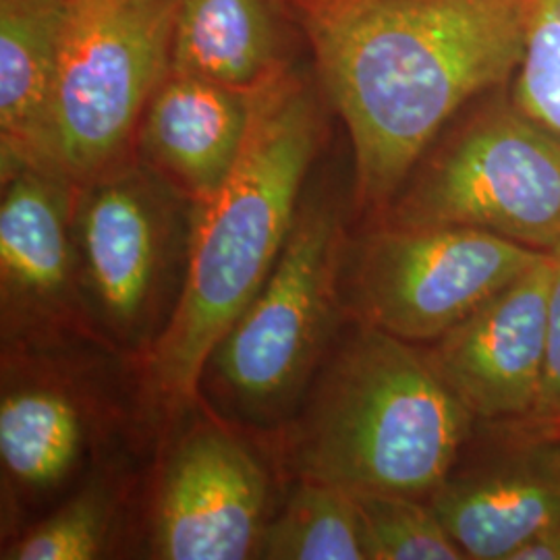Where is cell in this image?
<instances>
[{
	"label": "cell",
	"instance_id": "cell-1",
	"mask_svg": "<svg viewBox=\"0 0 560 560\" xmlns=\"http://www.w3.org/2000/svg\"><path fill=\"white\" fill-rule=\"evenodd\" d=\"M534 0H293L349 131L355 196L384 212L442 127L513 80Z\"/></svg>",
	"mask_w": 560,
	"mask_h": 560
},
{
	"label": "cell",
	"instance_id": "cell-2",
	"mask_svg": "<svg viewBox=\"0 0 560 560\" xmlns=\"http://www.w3.org/2000/svg\"><path fill=\"white\" fill-rule=\"evenodd\" d=\"M318 102L289 71L261 90L240 162L221 191L198 206L175 312L150 358L164 397L196 395L206 365L272 275L320 143Z\"/></svg>",
	"mask_w": 560,
	"mask_h": 560
},
{
	"label": "cell",
	"instance_id": "cell-3",
	"mask_svg": "<svg viewBox=\"0 0 560 560\" xmlns=\"http://www.w3.org/2000/svg\"><path fill=\"white\" fill-rule=\"evenodd\" d=\"M474 425L428 353L360 322L322 374L293 460L301 480L430 499Z\"/></svg>",
	"mask_w": 560,
	"mask_h": 560
},
{
	"label": "cell",
	"instance_id": "cell-4",
	"mask_svg": "<svg viewBox=\"0 0 560 560\" xmlns=\"http://www.w3.org/2000/svg\"><path fill=\"white\" fill-rule=\"evenodd\" d=\"M382 222L471 226L552 254L560 249V136L499 94L421 159Z\"/></svg>",
	"mask_w": 560,
	"mask_h": 560
},
{
	"label": "cell",
	"instance_id": "cell-5",
	"mask_svg": "<svg viewBox=\"0 0 560 560\" xmlns=\"http://www.w3.org/2000/svg\"><path fill=\"white\" fill-rule=\"evenodd\" d=\"M179 0H69L52 102L60 171L85 187L125 166L171 71Z\"/></svg>",
	"mask_w": 560,
	"mask_h": 560
},
{
	"label": "cell",
	"instance_id": "cell-6",
	"mask_svg": "<svg viewBox=\"0 0 560 560\" xmlns=\"http://www.w3.org/2000/svg\"><path fill=\"white\" fill-rule=\"evenodd\" d=\"M342 243L339 208L301 201L272 275L208 361L249 420L282 416L320 360L339 305Z\"/></svg>",
	"mask_w": 560,
	"mask_h": 560
},
{
	"label": "cell",
	"instance_id": "cell-7",
	"mask_svg": "<svg viewBox=\"0 0 560 560\" xmlns=\"http://www.w3.org/2000/svg\"><path fill=\"white\" fill-rule=\"evenodd\" d=\"M544 254L471 226L381 222L353 254L351 305L361 324L407 342H434Z\"/></svg>",
	"mask_w": 560,
	"mask_h": 560
},
{
	"label": "cell",
	"instance_id": "cell-8",
	"mask_svg": "<svg viewBox=\"0 0 560 560\" xmlns=\"http://www.w3.org/2000/svg\"><path fill=\"white\" fill-rule=\"evenodd\" d=\"M486 423L492 442L457 457L430 494L451 538L471 560H511L560 523V428L527 418Z\"/></svg>",
	"mask_w": 560,
	"mask_h": 560
},
{
	"label": "cell",
	"instance_id": "cell-9",
	"mask_svg": "<svg viewBox=\"0 0 560 560\" xmlns=\"http://www.w3.org/2000/svg\"><path fill=\"white\" fill-rule=\"evenodd\" d=\"M555 254H544L451 332L428 358L476 421H515L538 411L546 365Z\"/></svg>",
	"mask_w": 560,
	"mask_h": 560
},
{
	"label": "cell",
	"instance_id": "cell-10",
	"mask_svg": "<svg viewBox=\"0 0 560 560\" xmlns=\"http://www.w3.org/2000/svg\"><path fill=\"white\" fill-rule=\"evenodd\" d=\"M266 474L221 428H198L180 441L162 476L156 550L166 560L258 557Z\"/></svg>",
	"mask_w": 560,
	"mask_h": 560
},
{
	"label": "cell",
	"instance_id": "cell-11",
	"mask_svg": "<svg viewBox=\"0 0 560 560\" xmlns=\"http://www.w3.org/2000/svg\"><path fill=\"white\" fill-rule=\"evenodd\" d=\"M81 254L110 324L129 335L145 322L164 268L166 210L159 189L127 164L81 187Z\"/></svg>",
	"mask_w": 560,
	"mask_h": 560
},
{
	"label": "cell",
	"instance_id": "cell-12",
	"mask_svg": "<svg viewBox=\"0 0 560 560\" xmlns=\"http://www.w3.org/2000/svg\"><path fill=\"white\" fill-rule=\"evenodd\" d=\"M261 90L168 71L141 119L143 156L196 206L212 200L245 150Z\"/></svg>",
	"mask_w": 560,
	"mask_h": 560
},
{
	"label": "cell",
	"instance_id": "cell-13",
	"mask_svg": "<svg viewBox=\"0 0 560 560\" xmlns=\"http://www.w3.org/2000/svg\"><path fill=\"white\" fill-rule=\"evenodd\" d=\"M67 11L69 0H0L2 173L59 168L52 102Z\"/></svg>",
	"mask_w": 560,
	"mask_h": 560
},
{
	"label": "cell",
	"instance_id": "cell-14",
	"mask_svg": "<svg viewBox=\"0 0 560 560\" xmlns=\"http://www.w3.org/2000/svg\"><path fill=\"white\" fill-rule=\"evenodd\" d=\"M293 0H179L171 71L261 90L287 69Z\"/></svg>",
	"mask_w": 560,
	"mask_h": 560
},
{
	"label": "cell",
	"instance_id": "cell-15",
	"mask_svg": "<svg viewBox=\"0 0 560 560\" xmlns=\"http://www.w3.org/2000/svg\"><path fill=\"white\" fill-rule=\"evenodd\" d=\"M0 268L4 291L23 300H55L69 279L67 217L71 189L59 168L23 164L2 173Z\"/></svg>",
	"mask_w": 560,
	"mask_h": 560
},
{
	"label": "cell",
	"instance_id": "cell-16",
	"mask_svg": "<svg viewBox=\"0 0 560 560\" xmlns=\"http://www.w3.org/2000/svg\"><path fill=\"white\" fill-rule=\"evenodd\" d=\"M81 421L71 400L55 390H20L0 405V453L18 480L48 488L80 455Z\"/></svg>",
	"mask_w": 560,
	"mask_h": 560
},
{
	"label": "cell",
	"instance_id": "cell-17",
	"mask_svg": "<svg viewBox=\"0 0 560 560\" xmlns=\"http://www.w3.org/2000/svg\"><path fill=\"white\" fill-rule=\"evenodd\" d=\"M260 559L368 560L363 527L349 490L303 480L261 534Z\"/></svg>",
	"mask_w": 560,
	"mask_h": 560
},
{
	"label": "cell",
	"instance_id": "cell-18",
	"mask_svg": "<svg viewBox=\"0 0 560 560\" xmlns=\"http://www.w3.org/2000/svg\"><path fill=\"white\" fill-rule=\"evenodd\" d=\"M368 560H465L428 499L393 492H351Z\"/></svg>",
	"mask_w": 560,
	"mask_h": 560
},
{
	"label": "cell",
	"instance_id": "cell-19",
	"mask_svg": "<svg viewBox=\"0 0 560 560\" xmlns=\"http://www.w3.org/2000/svg\"><path fill=\"white\" fill-rule=\"evenodd\" d=\"M511 98L560 136V0H534L527 48Z\"/></svg>",
	"mask_w": 560,
	"mask_h": 560
},
{
	"label": "cell",
	"instance_id": "cell-20",
	"mask_svg": "<svg viewBox=\"0 0 560 560\" xmlns=\"http://www.w3.org/2000/svg\"><path fill=\"white\" fill-rule=\"evenodd\" d=\"M108 529V501L101 490H88L48 521L13 544L9 560L96 559Z\"/></svg>",
	"mask_w": 560,
	"mask_h": 560
},
{
	"label": "cell",
	"instance_id": "cell-21",
	"mask_svg": "<svg viewBox=\"0 0 560 560\" xmlns=\"http://www.w3.org/2000/svg\"><path fill=\"white\" fill-rule=\"evenodd\" d=\"M555 254V272L548 295L546 320V365L536 420L560 428V249Z\"/></svg>",
	"mask_w": 560,
	"mask_h": 560
},
{
	"label": "cell",
	"instance_id": "cell-22",
	"mask_svg": "<svg viewBox=\"0 0 560 560\" xmlns=\"http://www.w3.org/2000/svg\"><path fill=\"white\" fill-rule=\"evenodd\" d=\"M511 560H560V523L525 541Z\"/></svg>",
	"mask_w": 560,
	"mask_h": 560
}]
</instances>
